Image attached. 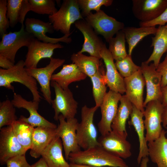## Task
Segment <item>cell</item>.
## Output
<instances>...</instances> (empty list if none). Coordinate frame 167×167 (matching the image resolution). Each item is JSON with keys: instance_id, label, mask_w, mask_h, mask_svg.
<instances>
[{"instance_id": "cell-25", "label": "cell", "mask_w": 167, "mask_h": 167, "mask_svg": "<svg viewBox=\"0 0 167 167\" xmlns=\"http://www.w3.org/2000/svg\"><path fill=\"white\" fill-rule=\"evenodd\" d=\"M63 145L57 136L42 152L41 156L48 167H70L62 154Z\"/></svg>"}, {"instance_id": "cell-9", "label": "cell", "mask_w": 167, "mask_h": 167, "mask_svg": "<svg viewBox=\"0 0 167 167\" xmlns=\"http://www.w3.org/2000/svg\"><path fill=\"white\" fill-rule=\"evenodd\" d=\"M58 120L59 124L56 128L57 136L62 141L65 158L67 160L71 153L81 150L76 134L79 122L75 118L66 119L61 114L59 115Z\"/></svg>"}, {"instance_id": "cell-24", "label": "cell", "mask_w": 167, "mask_h": 167, "mask_svg": "<svg viewBox=\"0 0 167 167\" xmlns=\"http://www.w3.org/2000/svg\"><path fill=\"white\" fill-rule=\"evenodd\" d=\"M87 76L75 64L72 63L62 65L59 72L52 75L51 81L56 82L62 88L66 89L69 88L71 84L84 80Z\"/></svg>"}, {"instance_id": "cell-27", "label": "cell", "mask_w": 167, "mask_h": 167, "mask_svg": "<svg viewBox=\"0 0 167 167\" xmlns=\"http://www.w3.org/2000/svg\"><path fill=\"white\" fill-rule=\"evenodd\" d=\"M155 36L152 37L151 47H153V51L145 62L149 64L152 61L156 68L163 55L167 52V24L159 26Z\"/></svg>"}, {"instance_id": "cell-33", "label": "cell", "mask_w": 167, "mask_h": 167, "mask_svg": "<svg viewBox=\"0 0 167 167\" xmlns=\"http://www.w3.org/2000/svg\"><path fill=\"white\" fill-rule=\"evenodd\" d=\"M105 72L102 64L97 72L90 78L95 105L98 108L101 106L107 92V85L104 78Z\"/></svg>"}, {"instance_id": "cell-50", "label": "cell", "mask_w": 167, "mask_h": 167, "mask_svg": "<svg viewBox=\"0 0 167 167\" xmlns=\"http://www.w3.org/2000/svg\"></svg>"}, {"instance_id": "cell-23", "label": "cell", "mask_w": 167, "mask_h": 167, "mask_svg": "<svg viewBox=\"0 0 167 167\" xmlns=\"http://www.w3.org/2000/svg\"><path fill=\"white\" fill-rule=\"evenodd\" d=\"M130 116L129 124L134 127L139 138V152L137 161L138 164H140L143 158L148 156L147 142L144 135L145 128L143 119L144 117L143 112L133 105L132 111Z\"/></svg>"}, {"instance_id": "cell-38", "label": "cell", "mask_w": 167, "mask_h": 167, "mask_svg": "<svg viewBox=\"0 0 167 167\" xmlns=\"http://www.w3.org/2000/svg\"><path fill=\"white\" fill-rule=\"evenodd\" d=\"M115 64L118 71L124 78L131 76L140 69V66L134 62L131 55L128 54L123 59L116 61Z\"/></svg>"}, {"instance_id": "cell-46", "label": "cell", "mask_w": 167, "mask_h": 167, "mask_svg": "<svg viewBox=\"0 0 167 167\" xmlns=\"http://www.w3.org/2000/svg\"><path fill=\"white\" fill-rule=\"evenodd\" d=\"M162 125L165 128L167 126V105L164 107L162 116Z\"/></svg>"}, {"instance_id": "cell-31", "label": "cell", "mask_w": 167, "mask_h": 167, "mask_svg": "<svg viewBox=\"0 0 167 167\" xmlns=\"http://www.w3.org/2000/svg\"><path fill=\"white\" fill-rule=\"evenodd\" d=\"M157 29L156 26L125 27L122 31L124 33L126 41L128 45V54L131 55L133 49L138 43L149 35H155Z\"/></svg>"}, {"instance_id": "cell-8", "label": "cell", "mask_w": 167, "mask_h": 167, "mask_svg": "<svg viewBox=\"0 0 167 167\" xmlns=\"http://www.w3.org/2000/svg\"><path fill=\"white\" fill-rule=\"evenodd\" d=\"M145 107L143 113L144 123L146 139L148 142L157 139L163 129L161 124L164 107L161 101L153 100L149 102Z\"/></svg>"}, {"instance_id": "cell-16", "label": "cell", "mask_w": 167, "mask_h": 167, "mask_svg": "<svg viewBox=\"0 0 167 167\" xmlns=\"http://www.w3.org/2000/svg\"><path fill=\"white\" fill-rule=\"evenodd\" d=\"M14 106L18 108H23L27 110L30 115L28 118L21 115L19 119L26 122L34 127L45 126L56 128V125L50 122L41 115L37 112L39 102L28 101L20 94L14 93L13 99L11 101Z\"/></svg>"}, {"instance_id": "cell-36", "label": "cell", "mask_w": 167, "mask_h": 167, "mask_svg": "<svg viewBox=\"0 0 167 167\" xmlns=\"http://www.w3.org/2000/svg\"><path fill=\"white\" fill-rule=\"evenodd\" d=\"M30 11L39 14L52 15L57 11L54 0H28Z\"/></svg>"}, {"instance_id": "cell-21", "label": "cell", "mask_w": 167, "mask_h": 167, "mask_svg": "<svg viewBox=\"0 0 167 167\" xmlns=\"http://www.w3.org/2000/svg\"><path fill=\"white\" fill-rule=\"evenodd\" d=\"M125 95L138 109L143 112V95L145 83L141 68L131 76L124 78Z\"/></svg>"}, {"instance_id": "cell-26", "label": "cell", "mask_w": 167, "mask_h": 167, "mask_svg": "<svg viewBox=\"0 0 167 167\" xmlns=\"http://www.w3.org/2000/svg\"><path fill=\"white\" fill-rule=\"evenodd\" d=\"M166 132L163 129L157 139L148 143V156L157 167H167Z\"/></svg>"}, {"instance_id": "cell-15", "label": "cell", "mask_w": 167, "mask_h": 167, "mask_svg": "<svg viewBox=\"0 0 167 167\" xmlns=\"http://www.w3.org/2000/svg\"><path fill=\"white\" fill-rule=\"evenodd\" d=\"M145 62L142 63L140 67L146 87L147 94L143 102L144 107L153 100H159L162 102L161 82V75L156 70L153 63L150 65Z\"/></svg>"}, {"instance_id": "cell-2", "label": "cell", "mask_w": 167, "mask_h": 167, "mask_svg": "<svg viewBox=\"0 0 167 167\" xmlns=\"http://www.w3.org/2000/svg\"><path fill=\"white\" fill-rule=\"evenodd\" d=\"M24 61L20 60L12 68L7 70L0 69V87L14 90L11 85L17 82L27 87L31 92L33 101L40 102L41 97L38 91L36 80L26 71Z\"/></svg>"}, {"instance_id": "cell-13", "label": "cell", "mask_w": 167, "mask_h": 167, "mask_svg": "<svg viewBox=\"0 0 167 167\" xmlns=\"http://www.w3.org/2000/svg\"><path fill=\"white\" fill-rule=\"evenodd\" d=\"M0 129V163L2 165L11 158L25 155L27 151L18 140L11 126Z\"/></svg>"}, {"instance_id": "cell-12", "label": "cell", "mask_w": 167, "mask_h": 167, "mask_svg": "<svg viewBox=\"0 0 167 167\" xmlns=\"http://www.w3.org/2000/svg\"><path fill=\"white\" fill-rule=\"evenodd\" d=\"M122 96L120 93L110 90L107 92L100 107L101 117L97 124L101 135L112 131L111 125L117 113L118 103Z\"/></svg>"}, {"instance_id": "cell-29", "label": "cell", "mask_w": 167, "mask_h": 167, "mask_svg": "<svg viewBox=\"0 0 167 167\" xmlns=\"http://www.w3.org/2000/svg\"><path fill=\"white\" fill-rule=\"evenodd\" d=\"M30 11L28 0H8L7 17L11 27L13 28L18 23L24 24L28 12Z\"/></svg>"}, {"instance_id": "cell-41", "label": "cell", "mask_w": 167, "mask_h": 167, "mask_svg": "<svg viewBox=\"0 0 167 167\" xmlns=\"http://www.w3.org/2000/svg\"><path fill=\"white\" fill-rule=\"evenodd\" d=\"M7 167H31L26 159L25 155H19L9 159L6 161Z\"/></svg>"}, {"instance_id": "cell-5", "label": "cell", "mask_w": 167, "mask_h": 167, "mask_svg": "<svg viewBox=\"0 0 167 167\" xmlns=\"http://www.w3.org/2000/svg\"><path fill=\"white\" fill-rule=\"evenodd\" d=\"M50 86L54 89L55 98L51 104L54 111V119L58 120L61 114L66 119L75 118L77 113L78 103L69 88L63 89L55 82L51 81Z\"/></svg>"}, {"instance_id": "cell-32", "label": "cell", "mask_w": 167, "mask_h": 167, "mask_svg": "<svg viewBox=\"0 0 167 167\" xmlns=\"http://www.w3.org/2000/svg\"><path fill=\"white\" fill-rule=\"evenodd\" d=\"M11 126L20 144L27 151L30 149L34 127L29 124L19 119L14 122Z\"/></svg>"}, {"instance_id": "cell-11", "label": "cell", "mask_w": 167, "mask_h": 167, "mask_svg": "<svg viewBox=\"0 0 167 167\" xmlns=\"http://www.w3.org/2000/svg\"><path fill=\"white\" fill-rule=\"evenodd\" d=\"M24 25L27 32L41 41L52 44H57L59 42L68 44L72 41L71 38L69 37L72 32L59 38H52L47 36L46 33L52 34L54 31L52 24L49 22H45L35 18H28L25 21Z\"/></svg>"}, {"instance_id": "cell-42", "label": "cell", "mask_w": 167, "mask_h": 167, "mask_svg": "<svg viewBox=\"0 0 167 167\" xmlns=\"http://www.w3.org/2000/svg\"><path fill=\"white\" fill-rule=\"evenodd\" d=\"M156 70L161 75V87L163 88L167 84V54L164 60L158 65Z\"/></svg>"}, {"instance_id": "cell-34", "label": "cell", "mask_w": 167, "mask_h": 167, "mask_svg": "<svg viewBox=\"0 0 167 167\" xmlns=\"http://www.w3.org/2000/svg\"><path fill=\"white\" fill-rule=\"evenodd\" d=\"M126 42L125 34L122 30L118 32L115 37L111 38L108 42V49L115 61L121 60L128 55L126 49Z\"/></svg>"}, {"instance_id": "cell-20", "label": "cell", "mask_w": 167, "mask_h": 167, "mask_svg": "<svg viewBox=\"0 0 167 167\" xmlns=\"http://www.w3.org/2000/svg\"><path fill=\"white\" fill-rule=\"evenodd\" d=\"M75 27L83 34L84 41L80 53L86 52L90 56L101 59L100 52L105 44L93 29L85 20L80 19L74 23Z\"/></svg>"}, {"instance_id": "cell-22", "label": "cell", "mask_w": 167, "mask_h": 167, "mask_svg": "<svg viewBox=\"0 0 167 167\" xmlns=\"http://www.w3.org/2000/svg\"><path fill=\"white\" fill-rule=\"evenodd\" d=\"M56 128L38 126L34 128L30 154L37 158L57 136Z\"/></svg>"}, {"instance_id": "cell-17", "label": "cell", "mask_w": 167, "mask_h": 167, "mask_svg": "<svg viewBox=\"0 0 167 167\" xmlns=\"http://www.w3.org/2000/svg\"><path fill=\"white\" fill-rule=\"evenodd\" d=\"M101 59L105 63L106 71L104 75L109 90L122 94L125 92L124 78L117 70L112 55L105 43L100 52Z\"/></svg>"}, {"instance_id": "cell-37", "label": "cell", "mask_w": 167, "mask_h": 167, "mask_svg": "<svg viewBox=\"0 0 167 167\" xmlns=\"http://www.w3.org/2000/svg\"><path fill=\"white\" fill-rule=\"evenodd\" d=\"M79 6L81 11V13L84 18L88 15L92 10L98 11L101 7L104 6H111L112 0H77Z\"/></svg>"}, {"instance_id": "cell-4", "label": "cell", "mask_w": 167, "mask_h": 167, "mask_svg": "<svg viewBox=\"0 0 167 167\" xmlns=\"http://www.w3.org/2000/svg\"><path fill=\"white\" fill-rule=\"evenodd\" d=\"M98 108L96 105L89 107L85 105L81 108V121L78 123L76 134L78 144L84 150L100 145L93 122L95 113Z\"/></svg>"}, {"instance_id": "cell-49", "label": "cell", "mask_w": 167, "mask_h": 167, "mask_svg": "<svg viewBox=\"0 0 167 167\" xmlns=\"http://www.w3.org/2000/svg\"><path fill=\"white\" fill-rule=\"evenodd\" d=\"M165 128L167 129V126L165 127Z\"/></svg>"}, {"instance_id": "cell-40", "label": "cell", "mask_w": 167, "mask_h": 167, "mask_svg": "<svg viewBox=\"0 0 167 167\" xmlns=\"http://www.w3.org/2000/svg\"><path fill=\"white\" fill-rule=\"evenodd\" d=\"M167 24V7L157 18L152 20L146 22H140V27L155 26L156 25L163 26Z\"/></svg>"}, {"instance_id": "cell-10", "label": "cell", "mask_w": 167, "mask_h": 167, "mask_svg": "<svg viewBox=\"0 0 167 167\" xmlns=\"http://www.w3.org/2000/svg\"><path fill=\"white\" fill-rule=\"evenodd\" d=\"M50 59L49 63L45 67L25 69L28 74L38 82L43 96L46 101L51 105L52 100L50 89L51 77L55 71L63 65L65 60L52 57Z\"/></svg>"}, {"instance_id": "cell-28", "label": "cell", "mask_w": 167, "mask_h": 167, "mask_svg": "<svg viewBox=\"0 0 167 167\" xmlns=\"http://www.w3.org/2000/svg\"><path fill=\"white\" fill-rule=\"evenodd\" d=\"M120 102V104L112 122L111 127L112 130L118 134L127 137L126 123L132 112L133 104L125 95L122 96Z\"/></svg>"}, {"instance_id": "cell-18", "label": "cell", "mask_w": 167, "mask_h": 167, "mask_svg": "<svg viewBox=\"0 0 167 167\" xmlns=\"http://www.w3.org/2000/svg\"><path fill=\"white\" fill-rule=\"evenodd\" d=\"M122 136L112 130L98 139L100 145L110 153L123 159H127L131 156V146Z\"/></svg>"}, {"instance_id": "cell-7", "label": "cell", "mask_w": 167, "mask_h": 167, "mask_svg": "<svg viewBox=\"0 0 167 167\" xmlns=\"http://www.w3.org/2000/svg\"><path fill=\"white\" fill-rule=\"evenodd\" d=\"M85 20L95 32L98 35L103 36L107 42L114 35L125 28L123 23L109 16L101 10L94 13L91 12Z\"/></svg>"}, {"instance_id": "cell-44", "label": "cell", "mask_w": 167, "mask_h": 167, "mask_svg": "<svg viewBox=\"0 0 167 167\" xmlns=\"http://www.w3.org/2000/svg\"><path fill=\"white\" fill-rule=\"evenodd\" d=\"M162 95V104L164 107L167 105V84L161 88Z\"/></svg>"}, {"instance_id": "cell-30", "label": "cell", "mask_w": 167, "mask_h": 167, "mask_svg": "<svg viewBox=\"0 0 167 167\" xmlns=\"http://www.w3.org/2000/svg\"><path fill=\"white\" fill-rule=\"evenodd\" d=\"M71 59L80 70L87 76L91 78L99 70L102 64L100 59L97 58L87 56L78 52L73 53Z\"/></svg>"}, {"instance_id": "cell-14", "label": "cell", "mask_w": 167, "mask_h": 167, "mask_svg": "<svg viewBox=\"0 0 167 167\" xmlns=\"http://www.w3.org/2000/svg\"><path fill=\"white\" fill-rule=\"evenodd\" d=\"M167 7V0H133L132 12L140 22H146L158 17Z\"/></svg>"}, {"instance_id": "cell-43", "label": "cell", "mask_w": 167, "mask_h": 167, "mask_svg": "<svg viewBox=\"0 0 167 167\" xmlns=\"http://www.w3.org/2000/svg\"><path fill=\"white\" fill-rule=\"evenodd\" d=\"M15 65V63L7 58L0 54V66L1 68L7 70L12 68Z\"/></svg>"}, {"instance_id": "cell-3", "label": "cell", "mask_w": 167, "mask_h": 167, "mask_svg": "<svg viewBox=\"0 0 167 167\" xmlns=\"http://www.w3.org/2000/svg\"><path fill=\"white\" fill-rule=\"evenodd\" d=\"M49 22L54 30L60 31L64 35L70 34L72 24L84 19L82 16L77 0H64L58 11L49 16Z\"/></svg>"}, {"instance_id": "cell-6", "label": "cell", "mask_w": 167, "mask_h": 167, "mask_svg": "<svg viewBox=\"0 0 167 167\" xmlns=\"http://www.w3.org/2000/svg\"><path fill=\"white\" fill-rule=\"evenodd\" d=\"M0 42V54L15 63L16 55L23 47H28L35 38L26 31L24 24L21 25L19 30L9 32L4 34Z\"/></svg>"}, {"instance_id": "cell-19", "label": "cell", "mask_w": 167, "mask_h": 167, "mask_svg": "<svg viewBox=\"0 0 167 167\" xmlns=\"http://www.w3.org/2000/svg\"><path fill=\"white\" fill-rule=\"evenodd\" d=\"M63 46L59 43H46L35 38L27 47L28 52L24 61L25 68H36L37 65L41 59L52 58L54 50L61 49Z\"/></svg>"}, {"instance_id": "cell-45", "label": "cell", "mask_w": 167, "mask_h": 167, "mask_svg": "<svg viewBox=\"0 0 167 167\" xmlns=\"http://www.w3.org/2000/svg\"><path fill=\"white\" fill-rule=\"evenodd\" d=\"M31 167H48L46 163L42 157L34 164L31 165Z\"/></svg>"}, {"instance_id": "cell-35", "label": "cell", "mask_w": 167, "mask_h": 167, "mask_svg": "<svg viewBox=\"0 0 167 167\" xmlns=\"http://www.w3.org/2000/svg\"><path fill=\"white\" fill-rule=\"evenodd\" d=\"M17 120L15 109L11 101L6 99L0 103V129L11 126Z\"/></svg>"}, {"instance_id": "cell-1", "label": "cell", "mask_w": 167, "mask_h": 167, "mask_svg": "<svg viewBox=\"0 0 167 167\" xmlns=\"http://www.w3.org/2000/svg\"><path fill=\"white\" fill-rule=\"evenodd\" d=\"M70 163L93 166L129 167L123 159L106 151L100 145L71 153Z\"/></svg>"}, {"instance_id": "cell-47", "label": "cell", "mask_w": 167, "mask_h": 167, "mask_svg": "<svg viewBox=\"0 0 167 167\" xmlns=\"http://www.w3.org/2000/svg\"><path fill=\"white\" fill-rule=\"evenodd\" d=\"M149 161L148 157L143 158L140 163L141 167H147V164Z\"/></svg>"}, {"instance_id": "cell-39", "label": "cell", "mask_w": 167, "mask_h": 167, "mask_svg": "<svg viewBox=\"0 0 167 167\" xmlns=\"http://www.w3.org/2000/svg\"><path fill=\"white\" fill-rule=\"evenodd\" d=\"M6 0H0V34L1 37L6 33L10 26L9 21L7 17Z\"/></svg>"}, {"instance_id": "cell-48", "label": "cell", "mask_w": 167, "mask_h": 167, "mask_svg": "<svg viewBox=\"0 0 167 167\" xmlns=\"http://www.w3.org/2000/svg\"><path fill=\"white\" fill-rule=\"evenodd\" d=\"M70 167H104L90 166L85 165L70 163Z\"/></svg>"}]
</instances>
